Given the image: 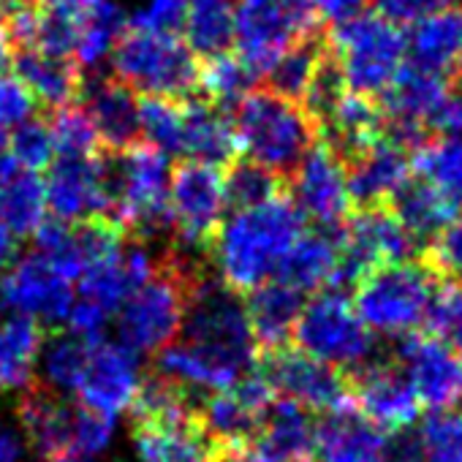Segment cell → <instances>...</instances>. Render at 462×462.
<instances>
[{"mask_svg":"<svg viewBox=\"0 0 462 462\" xmlns=\"http://www.w3.org/2000/svg\"><path fill=\"white\" fill-rule=\"evenodd\" d=\"M82 14L85 12L39 6L31 47H23V50H39L55 58H74L79 31H82Z\"/></svg>","mask_w":462,"mask_h":462,"instance_id":"cell-41","label":"cell"},{"mask_svg":"<svg viewBox=\"0 0 462 462\" xmlns=\"http://www.w3.org/2000/svg\"><path fill=\"white\" fill-rule=\"evenodd\" d=\"M9 152L20 169H28V171L47 169L55 158V144H52L47 117L31 115L28 120L14 125V131L9 136Z\"/></svg>","mask_w":462,"mask_h":462,"instance_id":"cell-44","label":"cell"},{"mask_svg":"<svg viewBox=\"0 0 462 462\" xmlns=\"http://www.w3.org/2000/svg\"><path fill=\"white\" fill-rule=\"evenodd\" d=\"M47 123H50L55 155L90 158L101 150L98 134H96V128H93V123L82 106L69 104V106H60L55 112H47Z\"/></svg>","mask_w":462,"mask_h":462,"instance_id":"cell-40","label":"cell"},{"mask_svg":"<svg viewBox=\"0 0 462 462\" xmlns=\"http://www.w3.org/2000/svg\"><path fill=\"white\" fill-rule=\"evenodd\" d=\"M196 419L215 446H245L259 438L264 413L254 411L231 389H220L201 397Z\"/></svg>","mask_w":462,"mask_h":462,"instance_id":"cell-30","label":"cell"},{"mask_svg":"<svg viewBox=\"0 0 462 462\" xmlns=\"http://www.w3.org/2000/svg\"><path fill=\"white\" fill-rule=\"evenodd\" d=\"M79 106L90 117L101 147L125 150L142 142L139 96L117 77H88L82 79Z\"/></svg>","mask_w":462,"mask_h":462,"instance_id":"cell-16","label":"cell"},{"mask_svg":"<svg viewBox=\"0 0 462 462\" xmlns=\"http://www.w3.org/2000/svg\"><path fill=\"white\" fill-rule=\"evenodd\" d=\"M346 169L348 199L354 209L381 207L392 196V190L411 174V152L389 142L383 134Z\"/></svg>","mask_w":462,"mask_h":462,"instance_id":"cell-20","label":"cell"},{"mask_svg":"<svg viewBox=\"0 0 462 462\" xmlns=\"http://www.w3.org/2000/svg\"><path fill=\"white\" fill-rule=\"evenodd\" d=\"M93 346L96 343H90L88 337H82V335H77L71 329L44 332L42 351H39L42 367H44L42 381L47 386L58 389V392H77V386H79V381L85 375Z\"/></svg>","mask_w":462,"mask_h":462,"instance_id":"cell-34","label":"cell"},{"mask_svg":"<svg viewBox=\"0 0 462 462\" xmlns=\"http://www.w3.org/2000/svg\"><path fill=\"white\" fill-rule=\"evenodd\" d=\"M212 462H294V459H281L275 454H267L256 443H245V446H220L215 451ZM308 462H313V459H308Z\"/></svg>","mask_w":462,"mask_h":462,"instance_id":"cell-52","label":"cell"},{"mask_svg":"<svg viewBox=\"0 0 462 462\" xmlns=\"http://www.w3.org/2000/svg\"><path fill=\"white\" fill-rule=\"evenodd\" d=\"M109 55L115 69L112 77L139 96H158L180 104L199 98V58L177 31L125 25Z\"/></svg>","mask_w":462,"mask_h":462,"instance_id":"cell-4","label":"cell"},{"mask_svg":"<svg viewBox=\"0 0 462 462\" xmlns=\"http://www.w3.org/2000/svg\"><path fill=\"white\" fill-rule=\"evenodd\" d=\"M378 14L394 25H413L416 20L438 12V9H446V6H454L457 0H373Z\"/></svg>","mask_w":462,"mask_h":462,"instance_id":"cell-48","label":"cell"},{"mask_svg":"<svg viewBox=\"0 0 462 462\" xmlns=\"http://www.w3.org/2000/svg\"><path fill=\"white\" fill-rule=\"evenodd\" d=\"M17 254H20L17 237L12 235V231L4 223H0V273L9 270L17 262Z\"/></svg>","mask_w":462,"mask_h":462,"instance_id":"cell-54","label":"cell"},{"mask_svg":"<svg viewBox=\"0 0 462 462\" xmlns=\"http://www.w3.org/2000/svg\"><path fill=\"white\" fill-rule=\"evenodd\" d=\"M305 297L308 294H302L281 281H264L262 286L243 294L248 324H251L259 351H270V348L291 343L294 324L308 302Z\"/></svg>","mask_w":462,"mask_h":462,"instance_id":"cell-24","label":"cell"},{"mask_svg":"<svg viewBox=\"0 0 462 462\" xmlns=\"http://www.w3.org/2000/svg\"><path fill=\"white\" fill-rule=\"evenodd\" d=\"M411 166L448 201L462 207V136H435L424 142L411 155Z\"/></svg>","mask_w":462,"mask_h":462,"instance_id":"cell-37","label":"cell"},{"mask_svg":"<svg viewBox=\"0 0 462 462\" xmlns=\"http://www.w3.org/2000/svg\"><path fill=\"white\" fill-rule=\"evenodd\" d=\"M9 63V42H6V17L0 9V69Z\"/></svg>","mask_w":462,"mask_h":462,"instance_id":"cell-57","label":"cell"},{"mask_svg":"<svg viewBox=\"0 0 462 462\" xmlns=\"http://www.w3.org/2000/svg\"><path fill=\"white\" fill-rule=\"evenodd\" d=\"M327 52V36L313 33L308 39H300L297 44H291L278 60L275 66L264 74L267 88L289 101H302L321 58Z\"/></svg>","mask_w":462,"mask_h":462,"instance_id":"cell-36","label":"cell"},{"mask_svg":"<svg viewBox=\"0 0 462 462\" xmlns=\"http://www.w3.org/2000/svg\"><path fill=\"white\" fill-rule=\"evenodd\" d=\"M419 262L440 283L462 286V215H454V220L421 248Z\"/></svg>","mask_w":462,"mask_h":462,"instance_id":"cell-43","label":"cell"},{"mask_svg":"<svg viewBox=\"0 0 462 462\" xmlns=\"http://www.w3.org/2000/svg\"><path fill=\"white\" fill-rule=\"evenodd\" d=\"M305 231V215L291 201L289 193L251 207L231 212L228 220H220L217 231L207 245V262L217 278L240 294L270 281Z\"/></svg>","mask_w":462,"mask_h":462,"instance_id":"cell-1","label":"cell"},{"mask_svg":"<svg viewBox=\"0 0 462 462\" xmlns=\"http://www.w3.org/2000/svg\"><path fill=\"white\" fill-rule=\"evenodd\" d=\"M327 44L351 93L381 98L405 66V33L381 14H356L332 25Z\"/></svg>","mask_w":462,"mask_h":462,"instance_id":"cell-6","label":"cell"},{"mask_svg":"<svg viewBox=\"0 0 462 462\" xmlns=\"http://www.w3.org/2000/svg\"><path fill=\"white\" fill-rule=\"evenodd\" d=\"M185 115V152L182 158H196L212 166H226L240 155V142L235 134L231 115L220 112L204 98L182 101Z\"/></svg>","mask_w":462,"mask_h":462,"instance_id":"cell-27","label":"cell"},{"mask_svg":"<svg viewBox=\"0 0 462 462\" xmlns=\"http://www.w3.org/2000/svg\"><path fill=\"white\" fill-rule=\"evenodd\" d=\"M188 0H150V6L139 12L128 25L150 31H180Z\"/></svg>","mask_w":462,"mask_h":462,"instance_id":"cell-49","label":"cell"},{"mask_svg":"<svg viewBox=\"0 0 462 462\" xmlns=\"http://www.w3.org/2000/svg\"><path fill=\"white\" fill-rule=\"evenodd\" d=\"M44 327L23 313H0V394L20 392L36 378Z\"/></svg>","mask_w":462,"mask_h":462,"instance_id":"cell-29","label":"cell"},{"mask_svg":"<svg viewBox=\"0 0 462 462\" xmlns=\"http://www.w3.org/2000/svg\"><path fill=\"white\" fill-rule=\"evenodd\" d=\"M44 201L52 217L63 223H77L90 215H106V201L98 185L96 155L66 158L55 155L44 182Z\"/></svg>","mask_w":462,"mask_h":462,"instance_id":"cell-19","label":"cell"},{"mask_svg":"<svg viewBox=\"0 0 462 462\" xmlns=\"http://www.w3.org/2000/svg\"><path fill=\"white\" fill-rule=\"evenodd\" d=\"M365 6H367V0H313V9H316L319 20H327L332 25L362 14Z\"/></svg>","mask_w":462,"mask_h":462,"instance_id":"cell-51","label":"cell"},{"mask_svg":"<svg viewBox=\"0 0 462 462\" xmlns=\"http://www.w3.org/2000/svg\"><path fill=\"white\" fill-rule=\"evenodd\" d=\"M36 6H52V9H71V12H88L96 0H33Z\"/></svg>","mask_w":462,"mask_h":462,"instance_id":"cell-56","label":"cell"},{"mask_svg":"<svg viewBox=\"0 0 462 462\" xmlns=\"http://www.w3.org/2000/svg\"><path fill=\"white\" fill-rule=\"evenodd\" d=\"M419 440L427 462H462V411H432L419 430Z\"/></svg>","mask_w":462,"mask_h":462,"instance_id":"cell-42","label":"cell"},{"mask_svg":"<svg viewBox=\"0 0 462 462\" xmlns=\"http://www.w3.org/2000/svg\"><path fill=\"white\" fill-rule=\"evenodd\" d=\"M438 283L419 259L378 264L354 283L351 308L370 332L402 337L421 327Z\"/></svg>","mask_w":462,"mask_h":462,"instance_id":"cell-5","label":"cell"},{"mask_svg":"<svg viewBox=\"0 0 462 462\" xmlns=\"http://www.w3.org/2000/svg\"><path fill=\"white\" fill-rule=\"evenodd\" d=\"M36 112V98L23 85V79L0 69V128H14Z\"/></svg>","mask_w":462,"mask_h":462,"instance_id":"cell-46","label":"cell"},{"mask_svg":"<svg viewBox=\"0 0 462 462\" xmlns=\"http://www.w3.org/2000/svg\"><path fill=\"white\" fill-rule=\"evenodd\" d=\"M289 196L305 217L319 228H337L351 215V199L346 185V169L340 158L316 139L289 180Z\"/></svg>","mask_w":462,"mask_h":462,"instance_id":"cell-13","label":"cell"},{"mask_svg":"<svg viewBox=\"0 0 462 462\" xmlns=\"http://www.w3.org/2000/svg\"><path fill=\"white\" fill-rule=\"evenodd\" d=\"M14 169H17V163L9 152V134H6V128H0V185L12 177Z\"/></svg>","mask_w":462,"mask_h":462,"instance_id":"cell-55","label":"cell"},{"mask_svg":"<svg viewBox=\"0 0 462 462\" xmlns=\"http://www.w3.org/2000/svg\"><path fill=\"white\" fill-rule=\"evenodd\" d=\"M142 139L163 150L166 155L182 158L185 152V115L182 104L158 96H139Z\"/></svg>","mask_w":462,"mask_h":462,"instance_id":"cell-39","label":"cell"},{"mask_svg":"<svg viewBox=\"0 0 462 462\" xmlns=\"http://www.w3.org/2000/svg\"><path fill=\"white\" fill-rule=\"evenodd\" d=\"M405 55L421 71L438 77L454 74L462 58V6L454 4L416 20L405 39Z\"/></svg>","mask_w":462,"mask_h":462,"instance_id":"cell-21","label":"cell"},{"mask_svg":"<svg viewBox=\"0 0 462 462\" xmlns=\"http://www.w3.org/2000/svg\"><path fill=\"white\" fill-rule=\"evenodd\" d=\"M394 362L405 370L419 402L430 411H443L462 400V359L448 343L427 332L402 335Z\"/></svg>","mask_w":462,"mask_h":462,"instance_id":"cell-14","label":"cell"},{"mask_svg":"<svg viewBox=\"0 0 462 462\" xmlns=\"http://www.w3.org/2000/svg\"><path fill=\"white\" fill-rule=\"evenodd\" d=\"M291 340L305 354L340 370L362 365L373 351L370 329L359 321L348 297L335 289H321L310 302H305Z\"/></svg>","mask_w":462,"mask_h":462,"instance_id":"cell-8","label":"cell"},{"mask_svg":"<svg viewBox=\"0 0 462 462\" xmlns=\"http://www.w3.org/2000/svg\"><path fill=\"white\" fill-rule=\"evenodd\" d=\"M134 446L142 462H212L220 448L207 438L196 413L177 421L134 424Z\"/></svg>","mask_w":462,"mask_h":462,"instance_id":"cell-26","label":"cell"},{"mask_svg":"<svg viewBox=\"0 0 462 462\" xmlns=\"http://www.w3.org/2000/svg\"><path fill=\"white\" fill-rule=\"evenodd\" d=\"M256 370L270 383L275 397L294 400L313 413H324L348 400L346 373L335 365H327L302 348L286 343L270 351H259Z\"/></svg>","mask_w":462,"mask_h":462,"instance_id":"cell-10","label":"cell"},{"mask_svg":"<svg viewBox=\"0 0 462 462\" xmlns=\"http://www.w3.org/2000/svg\"><path fill=\"white\" fill-rule=\"evenodd\" d=\"M182 39L199 60L231 52L235 47V0H188Z\"/></svg>","mask_w":462,"mask_h":462,"instance_id":"cell-31","label":"cell"},{"mask_svg":"<svg viewBox=\"0 0 462 462\" xmlns=\"http://www.w3.org/2000/svg\"><path fill=\"white\" fill-rule=\"evenodd\" d=\"M313 432H316L313 411H308L294 400L275 397L262 419V430L254 443L281 459L308 462L313 459Z\"/></svg>","mask_w":462,"mask_h":462,"instance_id":"cell-28","label":"cell"},{"mask_svg":"<svg viewBox=\"0 0 462 462\" xmlns=\"http://www.w3.org/2000/svg\"><path fill=\"white\" fill-rule=\"evenodd\" d=\"M44 212H47L44 182L36 177V171L17 166L12 177L0 185V223H4L17 240L33 237L36 228L44 220Z\"/></svg>","mask_w":462,"mask_h":462,"instance_id":"cell-33","label":"cell"},{"mask_svg":"<svg viewBox=\"0 0 462 462\" xmlns=\"http://www.w3.org/2000/svg\"><path fill=\"white\" fill-rule=\"evenodd\" d=\"M180 332L182 343L209 359L231 386L256 367L259 346L248 324L245 300L215 270H204L190 283Z\"/></svg>","mask_w":462,"mask_h":462,"instance_id":"cell-2","label":"cell"},{"mask_svg":"<svg viewBox=\"0 0 462 462\" xmlns=\"http://www.w3.org/2000/svg\"><path fill=\"white\" fill-rule=\"evenodd\" d=\"M313 33H319L313 0H235V52L256 79H264L291 44Z\"/></svg>","mask_w":462,"mask_h":462,"instance_id":"cell-7","label":"cell"},{"mask_svg":"<svg viewBox=\"0 0 462 462\" xmlns=\"http://www.w3.org/2000/svg\"><path fill=\"white\" fill-rule=\"evenodd\" d=\"M71 281L50 267L39 254L14 262L0 278V308L36 319L42 327L66 324L74 305Z\"/></svg>","mask_w":462,"mask_h":462,"instance_id":"cell-12","label":"cell"},{"mask_svg":"<svg viewBox=\"0 0 462 462\" xmlns=\"http://www.w3.org/2000/svg\"><path fill=\"white\" fill-rule=\"evenodd\" d=\"M169 204L177 243L207 256V245L226 209L220 166L196 158H177L169 171Z\"/></svg>","mask_w":462,"mask_h":462,"instance_id":"cell-9","label":"cell"},{"mask_svg":"<svg viewBox=\"0 0 462 462\" xmlns=\"http://www.w3.org/2000/svg\"><path fill=\"white\" fill-rule=\"evenodd\" d=\"M346 373L351 405L370 419L378 430L394 432L411 427L419 419L421 402L405 375V370L389 362H362Z\"/></svg>","mask_w":462,"mask_h":462,"instance_id":"cell-11","label":"cell"},{"mask_svg":"<svg viewBox=\"0 0 462 462\" xmlns=\"http://www.w3.org/2000/svg\"><path fill=\"white\" fill-rule=\"evenodd\" d=\"M0 462H25V443L12 427H0Z\"/></svg>","mask_w":462,"mask_h":462,"instance_id":"cell-53","label":"cell"},{"mask_svg":"<svg viewBox=\"0 0 462 462\" xmlns=\"http://www.w3.org/2000/svg\"><path fill=\"white\" fill-rule=\"evenodd\" d=\"M115 432V416L98 413L88 405H77V416H74V446H79L88 454H101Z\"/></svg>","mask_w":462,"mask_h":462,"instance_id":"cell-47","label":"cell"},{"mask_svg":"<svg viewBox=\"0 0 462 462\" xmlns=\"http://www.w3.org/2000/svg\"><path fill=\"white\" fill-rule=\"evenodd\" d=\"M9 63L44 112L77 104L85 71L71 58H55L39 50H12Z\"/></svg>","mask_w":462,"mask_h":462,"instance_id":"cell-22","label":"cell"},{"mask_svg":"<svg viewBox=\"0 0 462 462\" xmlns=\"http://www.w3.org/2000/svg\"><path fill=\"white\" fill-rule=\"evenodd\" d=\"M220 180H223V201L231 212L251 209V207L267 204V201L289 193V180H283L273 169L256 163L248 155L231 158L220 169Z\"/></svg>","mask_w":462,"mask_h":462,"instance_id":"cell-32","label":"cell"},{"mask_svg":"<svg viewBox=\"0 0 462 462\" xmlns=\"http://www.w3.org/2000/svg\"><path fill=\"white\" fill-rule=\"evenodd\" d=\"M256 74L237 58V52H223L199 63V98L226 115H231V109L256 88Z\"/></svg>","mask_w":462,"mask_h":462,"instance_id":"cell-35","label":"cell"},{"mask_svg":"<svg viewBox=\"0 0 462 462\" xmlns=\"http://www.w3.org/2000/svg\"><path fill=\"white\" fill-rule=\"evenodd\" d=\"M231 123L240 142L256 163L291 180L305 152L319 139V125L310 115L270 88H254L231 109Z\"/></svg>","mask_w":462,"mask_h":462,"instance_id":"cell-3","label":"cell"},{"mask_svg":"<svg viewBox=\"0 0 462 462\" xmlns=\"http://www.w3.org/2000/svg\"><path fill=\"white\" fill-rule=\"evenodd\" d=\"M17 416L28 435L31 451L42 462L52 459L60 448L74 440V416L77 402H69L58 389L47 386L39 375L20 389Z\"/></svg>","mask_w":462,"mask_h":462,"instance_id":"cell-17","label":"cell"},{"mask_svg":"<svg viewBox=\"0 0 462 462\" xmlns=\"http://www.w3.org/2000/svg\"><path fill=\"white\" fill-rule=\"evenodd\" d=\"M123 31H125L123 9L117 4H112V0H96V4L82 14V31H79V42H77L71 60L82 71L96 69L98 63H104L109 58V52Z\"/></svg>","mask_w":462,"mask_h":462,"instance_id":"cell-38","label":"cell"},{"mask_svg":"<svg viewBox=\"0 0 462 462\" xmlns=\"http://www.w3.org/2000/svg\"><path fill=\"white\" fill-rule=\"evenodd\" d=\"M378 462H427L421 440H419V432H413L411 427L386 432V440H383Z\"/></svg>","mask_w":462,"mask_h":462,"instance_id":"cell-50","label":"cell"},{"mask_svg":"<svg viewBox=\"0 0 462 462\" xmlns=\"http://www.w3.org/2000/svg\"><path fill=\"white\" fill-rule=\"evenodd\" d=\"M386 207L400 220V226L413 237V243L419 245V254L459 212V207L454 201H448L432 182H427L419 174L416 177L408 174L392 190V196L386 199Z\"/></svg>","mask_w":462,"mask_h":462,"instance_id":"cell-23","label":"cell"},{"mask_svg":"<svg viewBox=\"0 0 462 462\" xmlns=\"http://www.w3.org/2000/svg\"><path fill=\"white\" fill-rule=\"evenodd\" d=\"M139 378H142L139 354H134L120 343L101 340L90 351L77 394L82 405L106 416H117L123 408H128L139 386Z\"/></svg>","mask_w":462,"mask_h":462,"instance_id":"cell-15","label":"cell"},{"mask_svg":"<svg viewBox=\"0 0 462 462\" xmlns=\"http://www.w3.org/2000/svg\"><path fill=\"white\" fill-rule=\"evenodd\" d=\"M0 313H6V310H4V308H0Z\"/></svg>","mask_w":462,"mask_h":462,"instance_id":"cell-59","label":"cell"},{"mask_svg":"<svg viewBox=\"0 0 462 462\" xmlns=\"http://www.w3.org/2000/svg\"><path fill=\"white\" fill-rule=\"evenodd\" d=\"M457 77H459V82H462V58H459V66H457V71H454Z\"/></svg>","mask_w":462,"mask_h":462,"instance_id":"cell-58","label":"cell"},{"mask_svg":"<svg viewBox=\"0 0 462 462\" xmlns=\"http://www.w3.org/2000/svg\"><path fill=\"white\" fill-rule=\"evenodd\" d=\"M346 226V223H343ZM343 226L337 228H319V231H302L294 240V245L286 251L275 270V281L310 294L327 289L335 264H337V251L343 240Z\"/></svg>","mask_w":462,"mask_h":462,"instance_id":"cell-25","label":"cell"},{"mask_svg":"<svg viewBox=\"0 0 462 462\" xmlns=\"http://www.w3.org/2000/svg\"><path fill=\"white\" fill-rule=\"evenodd\" d=\"M421 327L427 335L454 346L462 337V286L438 283L427 305Z\"/></svg>","mask_w":462,"mask_h":462,"instance_id":"cell-45","label":"cell"},{"mask_svg":"<svg viewBox=\"0 0 462 462\" xmlns=\"http://www.w3.org/2000/svg\"><path fill=\"white\" fill-rule=\"evenodd\" d=\"M383 440V430L365 419L351 402H343L316 419L313 462H378Z\"/></svg>","mask_w":462,"mask_h":462,"instance_id":"cell-18","label":"cell"}]
</instances>
